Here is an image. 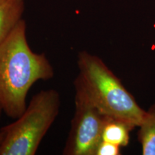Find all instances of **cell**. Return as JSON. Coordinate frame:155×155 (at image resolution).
<instances>
[{
  "label": "cell",
  "mask_w": 155,
  "mask_h": 155,
  "mask_svg": "<svg viewBox=\"0 0 155 155\" xmlns=\"http://www.w3.org/2000/svg\"><path fill=\"white\" fill-rule=\"evenodd\" d=\"M134 129L127 122L108 118L102 133V140L113 143L119 147L129 144L130 131Z\"/></svg>",
  "instance_id": "cell-7"
},
{
  "label": "cell",
  "mask_w": 155,
  "mask_h": 155,
  "mask_svg": "<svg viewBox=\"0 0 155 155\" xmlns=\"http://www.w3.org/2000/svg\"><path fill=\"white\" fill-rule=\"evenodd\" d=\"M121 154V147L113 143L101 141L97 148L96 155H119Z\"/></svg>",
  "instance_id": "cell-8"
},
{
  "label": "cell",
  "mask_w": 155,
  "mask_h": 155,
  "mask_svg": "<svg viewBox=\"0 0 155 155\" xmlns=\"http://www.w3.org/2000/svg\"><path fill=\"white\" fill-rule=\"evenodd\" d=\"M138 140L144 155H155V103L145 113L139 127Z\"/></svg>",
  "instance_id": "cell-6"
},
{
  "label": "cell",
  "mask_w": 155,
  "mask_h": 155,
  "mask_svg": "<svg viewBox=\"0 0 155 155\" xmlns=\"http://www.w3.org/2000/svg\"><path fill=\"white\" fill-rule=\"evenodd\" d=\"M3 139H4V133L3 131L0 129V145H1Z\"/></svg>",
  "instance_id": "cell-9"
},
{
  "label": "cell",
  "mask_w": 155,
  "mask_h": 155,
  "mask_svg": "<svg viewBox=\"0 0 155 155\" xmlns=\"http://www.w3.org/2000/svg\"><path fill=\"white\" fill-rule=\"evenodd\" d=\"M25 0H0V44L22 18Z\"/></svg>",
  "instance_id": "cell-5"
},
{
  "label": "cell",
  "mask_w": 155,
  "mask_h": 155,
  "mask_svg": "<svg viewBox=\"0 0 155 155\" xmlns=\"http://www.w3.org/2000/svg\"><path fill=\"white\" fill-rule=\"evenodd\" d=\"M3 109H2V103H1V101H0V116H1V114L2 112Z\"/></svg>",
  "instance_id": "cell-10"
},
{
  "label": "cell",
  "mask_w": 155,
  "mask_h": 155,
  "mask_svg": "<svg viewBox=\"0 0 155 155\" xmlns=\"http://www.w3.org/2000/svg\"><path fill=\"white\" fill-rule=\"evenodd\" d=\"M77 63L79 73L74 82L83 89L101 113L127 122L134 128L141 124L146 111L101 58L82 50L78 55Z\"/></svg>",
  "instance_id": "cell-2"
},
{
  "label": "cell",
  "mask_w": 155,
  "mask_h": 155,
  "mask_svg": "<svg viewBox=\"0 0 155 155\" xmlns=\"http://www.w3.org/2000/svg\"><path fill=\"white\" fill-rule=\"evenodd\" d=\"M54 76V69L44 53L31 50L27 25L22 19L0 44V101L5 113L17 119L26 109L31 87Z\"/></svg>",
  "instance_id": "cell-1"
},
{
  "label": "cell",
  "mask_w": 155,
  "mask_h": 155,
  "mask_svg": "<svg viewBox=\"0 0 155 155\" xmlns=\"http://www.w3.org/2000/svg\"><path fill=\"white\" fill-rule=\"evenodd\" d=\"M75 110L71 130L63 152L64 155H96L102 141L107 116L101 113L88 99L83 89L74 82Z\"/></svg>",
  "instance_id": "cell-4"
},
{
  "label": "cell",
  "mask_w": 155,
  "mask_h": 155,
  "mask_svg": "<svg viewBox=\"0 0 155 155\" xmlns=\"http://www.w3.org/2000/svg\"><path fill=\"white\" fill-rule=\"evenodd\" d=\"M60 94L42 90L32 97L22 115L2 127L0 155H34L59 114Z\"/></svg>",
  "instance_id": "cell-3"
}]
</instances>
